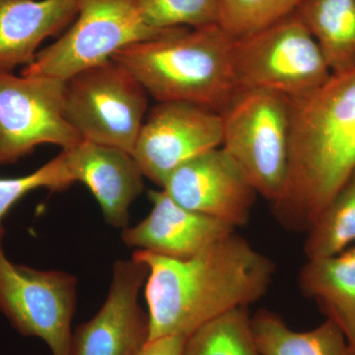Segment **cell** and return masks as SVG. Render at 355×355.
<instances>
[{
	"instance_id": "cell-22",
	"label": "cell",
	"mask_w": 355,
	"mask_h": 355,
	"mask_svg": "<svg viewBox=\"0 0 355 355\" xmlns=\"http://www.w3.org/2000/svg\"><path fill=\"white\" fill-rule=\"evenodd\" d=\"M302 0H220V27L241 39L295 12Z\"/></svg>"
},
{
	"instance_id": "cell-3",
	"label": "cell",
	"mask_w": 355,
	"mask_h": 355,
	"mask_svg": "<svg viewBox=\"0 0 355 355\" xmlns=\"http://www.w3.org/2000/svg\"><path fill=\"white\" fill-rule=\"evenodd\" d=\"M234 43L219 25L174 28L112 58L127 67L158 103H191L220 114L240 91Z\"/></svg>"
},
{
	"instance_id": "cell-24",
	"label": "cell",
	"mask_w": 355,
	"mask_h": 355,
	"mask_svg": "<svg viewBox=\"0 0 355 355\" xmlns=\"http://www.w3.org/2000/svg\"><path fill=\"white\" fill-rule=\"evenodd\" d=\"M186 340L184 336H170L148 340L137 355H182Z\"/></svg>"
},
{
	"instance_id": "cell-1",
	"label": "cell",
	"mask_w": 355,
	"mask_h": 355,
	"mask_svg": "<svg viewBox=\"0 0 355 355\" xmlns=\"http://www.w3.org/2000/svg\"><path fill=\"white\" fill-rule=\"evenodd\" d=\"M135 260L148 268L144 294L149 338L181 336L268 292L275 263L235 233L188 259L137 250Z\"/></svg>"
},
{
	"instance_id": "cell-19",
	"label": "cell",
	"mask_w": 355,
	"mask_h": 355,
	"mask_svg": "<svg viewBox=\"0 0 355 355\" xmlns=\"http://www.w3.org/2000/svg\"><path fill=\"white\" fill-rule=\"evenodd\" d=\"M308 260L326 258L355 244V173L307 232Z\"/></svg>"
},
{
	"instance_id": "cell-16",
	"label": "cell",
	"mask_w": 355,
	"mask_h": 355,
	"mask_svg": "<svg viewBox=\"0 0 355 355\" xmlns=\"http://www.w3.org/2000/svg\"><path fill=\"white\" fill-rule=\"evenodd\" d=\"M299 287L343 331L355 352V244L340 253L308 260Z\"/></svg>"
},
{
	"instance_id": "cell-23",
	"label": "cell",
	"mask_w": 355,
	"mask_h": 355,
	"mask_svg": "<svg viewBox=\"0 0 355 355\" xmlns=\"http://www.w3.org/2000/svg\"><path fill=\"white\" fill-rule=\"evenodd\" d=\"M73 184L62 151L38 170L26 176L0 178V235H4L2 226L4 216L26 195L39 189L64 191Z\"/></svg>"
},
{
	"instance_id": "cell-14",
	"label": "cell",
	"mask_w": 355,
	"mask_h": 355,
	"mask_svg": "<svg viewBox=\"0 0 355 355\" xmlns=\"http://www.w3.org/2000/svg\"><path fill=\"white\" fill-rule=\"evenodd\" d=\"M62 153L74 183L87 187L107 223L127 228L130 205L144 190V174L132 154L86 140Z\"/></svg>"
},
{
	"instance_id": "cell-9",
	"label": "cell",
	"mask_w": 355,
	"mask_h": 355,
	"mask_svg": "<svg viewBox=\"0 0 355 355\" xmlns=\"http://www.w3.org/2000/svg\"><path fill=\"white\" fill-rule=\"evenodd\" d=\"M64 94L65 80L0 72V167L42 144L67 150L83 141L65 116Z\"/></svg>"
},
{
	"instance_id": "cell-8",
	"label": "cell",
	"mask_w": 355,
	"mask_h": 355,
	"mask_svg": "<svg viewBox=\"0 0 355 355\" xmlns=\"http://www.w3.org/2000/svg\"><path fill=\"white\" fill-rule=\"evenodd\" d=\"M0 235V312L21 335L35 336L53 355H70L77 279L60 270H40L7 258Z\"/></svg>"
},
{
	"instance_id": "cell-21",
	"label": "cell",
	"mask_w": 355,
	"mask_h": 355,
	"mask_svg": "<svg viewBox=\"0 0 355 355\" xmlns=\"http://www.w3.org/2000/svg\"><path fill=\"white\" fill-rule=\"evenodd\" d=\"M140 10L156 30L220 26V0H140Z\"/></svg>"
},
{
	"instance_id": "cell-13",
	"label": "cell",
	"mask_w": 355,
	"mask_h": 355,
	"mask_svg": "<svg viewBox=\"0 0 355 355\" xmlns=\"http://www.w3.org/2000/svg\"><path fill=\"white\" fill-rule=\"evenodd\" d=\"M153 209L132 227L123 229L128 247L173 259H188L227 236L235 228L225 222L182 207L164 191H150Z\"/></svg>"
},
{
	"instance_id": "cell-17",
	"label": "cell",
	"mask_w": 355,
	"mask_h": 355,
	"mask_svg": "<svg viewBox=\"0 0 355 355\" xmlns=\"http://www.w3.org/2000/svg\"><path fill=\"white\" fill-rule=\"evenodd\" d=\"M252 331L261 355H355L343 331L331 320L313 330H291L277 313L259 310Z\"/></svg>"
},
{
	"instance_id": "cell-6",
	"label": "cell",
	"mask_w": 355,
	"mask_h": 355,
	"mask_svg": "<svg viewBox=\"0 0 355 355\" xmlns=\"http://www.w3.org/2000/svg\"><path fill=\"white\" fill-rule=\"evenodd\" d=\"M148 93L111 60L65 80L64 114L81 139L132 154L144 123Z\"/></svg>"
},
{
	"instance_id": "cell-11",
	"label": "cell",
	"mask_w": 355,
	"mask_h": 355,
	"mask_svg": "<svg viewBox=\"0 0 355 355\" xmlns=\"http://www.w3.org/2000/svg\"><path fill=\"white\" fill-rule=\"evenodd\" d=\"M148 268L141 261L118 260L108 296L92 319L72 333L70 355H137L149 338L148 314L139 292Z\"/></svg>"
},
{
	"instance_id": "cell-7",
	"label": "cell",
	"mask_w": 355,
	"mask_h": 355,
	"mask_svg": "<svg viewBox=\"0 0 355 355\" xmlns=\"http://www.w3.org/2000/svg\"><path fill=\"white\" fill-rule=\"evenodd\" d=\"M139 1L77 0L76 22L55 43L40 50L21 74L67 80L84 69L111 60L128 46L167 31L146 24Z\"/></svg>"
},
{
	"instance_id": "cell-10",
	"label": "cell",
	"mask_w": 355,
	"mask_h": 355,
	"mask_svg": "<svg viewBox=\"0 0 355 355\" xmlns=\"http://www.w3.org/2000/svg\"><path fill=\"white\" fill-rule=\"evenodd\" d=\"M221 114L186 102H159L147 116L132 155L144 176L162 188L175 170L220 148Z\"/></svg>"
},
{
	"instance_id": "cell-25",
	"label": "cell",
	"mask_w": 355,
	"mask_h": 355,
	"mask_svg": "<svg viewBox=\"0 0 355 355\" xmlns=\"http://www.w3.org/2000/svg\"><path fill=\"white\" fill-rule=\"evenodd\" d=\"M354 354H355V352H354Z\"/></svg>"
},
{
	"instance_id": "cell-15",
	"label": "cell",
	"mask_w": 355,
	"mask_h": 355,
	"mask_svg": "<svg viewBox=\"0 0 355 355\" xmlns=\"http://www.w3.org/2000/svg\"><path fill=\"white\" fill-rule=\"evenodd\" d=\"M77 0H0V72L31 64L44 40L76 21Z\"/></svg>"
},
{
	"instance_id": "cell-20",
	"label": "cell",
	"mask_w": 355,
	"mask_h": 355,
	"mask_svg": "<svg viewBox=\"0 0 355 355\" xmlns=\"http://www.w3.org/2000/svg\"><path fill=\"white\" fill-rule=\"evenodd\" d=\"M182 355H261L247 308L229 311L193 331Z\"/></svg>"
},
{
	"instance_id": "cell-5",
	"label": "cell",
	"mask_w": 355,
	"mask_h": 355,
	"mask_svg": "<svg viewBox=\"0 0 355 355\" xmlns=\"http://www.w3.org/2000/svg\"><path fill=\"white\" fill-rule=\"evenodd\" d=\"M233 64L240 91H270L291 99L312 92L331 76L323 53L295 12L235 40Z\"/></svg>"
},
{
	"instance_id": "cell-4",
	"label": "cell",
	"mask_w": 355,
	"mask_h": 355,
	"mask_svg": "<svg viewBox=\"0 0 355 355\" xmlns=\"http://www.w3.org/2000/svg\"><path fill=\"white\" fill-rule=\"evenodd\" d=\"M220 114L221 148L257 193L277 202L288 175L291 98L270 91L242 90Z\"/></svg>"
},
{
	"instance_id": "cell-2",
	"label": "cell",
	"mask_w": 355,
	"mask_h": 355,
	"mask_svg": "<svg viewBox=\"0 0 355 355\" xmlns=\"http://www.w3.org/2000/svg\"><path fill=\"white\" fill-rule=\"evenodd\" d=\"M355 173V67L291 99L288 175L272 211L282 227L308 232Z\"/></svg>"
},
{
	"instance_id": "cell-18",
	"label": "cell",
	"mask_w": 355,
	"mask_h": 355,
	"mask_svg": "<svg viewBox=\"0 0 355 355\" xmlns=\"http://www.w3.org/2000/svg\"><path fill=\"white\" fill-rule=\"evenodd\" d=\"M295 13L331 73L355 67V0H302Z\"/></svg>"
},
{
	"instance_id": "cell-12",
	"label": "cell",
	"mask_w": 355,
	"mask_h": 355,
	"mask_svg": "<svg viewBox=\"0 0 355 355\" xmlns=\"http://www.w3.org/2000/svg\"><path fill=\"white\" fill-rule=\"evenodd\" d=\"M161 189L182 207L235 229L249 221L258 195L221 147L184 163Z\"/></svg>"
}]
</instances>
